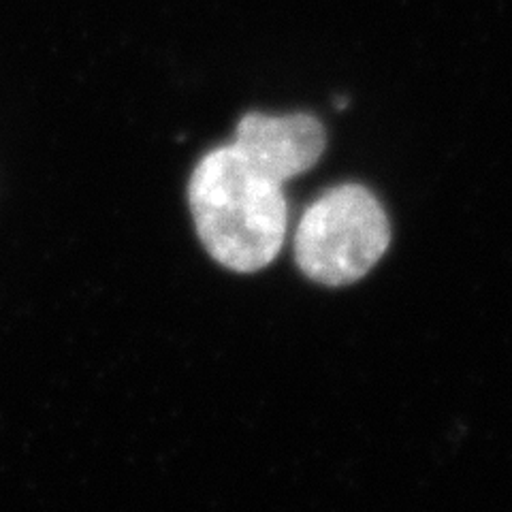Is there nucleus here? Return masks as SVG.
Instances as JSON below:
<instances>
[{
	"label": "nucleus",
	"mask_w": 512,
	"mask_h": 512,
	"mask_svg": "<svg viewBox=\"0 0 512 512\" xmlns=\"http://www.w3.org/2000/svg\"><path fill=\"white\" fill-rule=\"evenodd\" d=\"M188 201L203 248L222 267L252 274L280 254L288 229L282 184L256 169L233 143L199 160Z\"/></svg>",
	"instance_id": "1"
},
{
	"label": "nucleus",
	"mask_w": 512,
	"mask_h": 512,
	"mask_svg": "<svg viewBox=\"0 0 512 512\" xmlns=\"http://www.w3.org/2000/svg\"><path fill=\"white\" fill-rule=\"evenodd\" d=\"M391 224L380 201L359 184L320 195L295 233V259L310 280L344 286L361 280L387 252Z\"/></svg>",
	"instance_id": "2"
},
{
	"label": "nucleus",
	"mask_w": 512,
	"mask_h": 512,
	"mask_svg": "<svg viewBox=\"0 0 512 512\" xmlns=\"http://www.w3.org/2000/svg\"><path fill=\"white\" fill-rule=\"evenodd\" d=\"M233 146L284 186L318 163L327 148V133L310 114L267 116L252 111L239 120Z\"/></svg>",
	"instance_id": "3"
}]
</instances>
